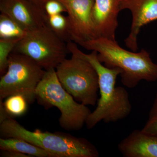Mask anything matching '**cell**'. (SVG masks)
Masks as SVG:
<instances>
[{
	"label": "cell",
	"instance_id": "obj_1",
	"mask_svg": "<svg viewBox=\"0 0 157 157\" xmlns=\"http://www.w3.org/2000/svg\"><path fill=\"white\" fill-rule=\"evenodd\" d=\"M67 46L70 53L89 62L98 73L100 98L96 109L86 121L87 128H93L102 121L106 123L116 122L128 116L132 110L128 93L124 88L116 86L121 70L104 66L99 60L95 51L90 54L84 53L72 41L67 42Z\"/></svg>",
	"mask_w": 157,
	"mask_h": 157
},
{
	"label": "cell",
	"instance_id": "obj_2",
	"mask_svg": "<svg viewBox=\"0 0 157 157\" xmlns=\"http://www.w3.org/2000/svg\"><path fill=\"white\" fill-rule=\"evenodd\" d=\"M80 45L97 52L99 60L107 67L120 69L122 83L129 88L136 87L142 80L157 81V64L145 49L130 51L122 48L116 40L103 37L89 40Z\"/></svg>",
	"mask_w": 157,
	"mask_h": 157
},
{
	"label": "cell",
	"instance_id": "obj_3",
	"mask_svg": "<svg viewBox=\"0 0 157 157\" xmlns=\"http://www.w3.org/2000/svg\"><path fill=\"white\" fill-rule=\"evenodd\" d=\"M2 138H21L43 149L51 157H98L99 151L87 139L67 133L30 131L12 117L0 123Z\"/></svg>",
	"mask_w": 157,
	"mask_h": 157
},
{
	"label": "cell",
	"instance_id": "obj_4",
	"mask_svg": "<svg viewBox=\"0 0 157 157\" xmlns=\"http://www.w3.org/2000/svg\"><path fill=\"white\" fill-rule=\"evenodd\" d=\"M36 99L47 108L55 107L61 113L60 125L68 131H78L86 124L91 111L77 102L62 86L56 69L46 70L36 90Z\"/></svg>",
	"mask_w": 157,
	"mask_h": 157
},
{
	"label": "cell",
	"instance_id": "obj_5",
	"mask_svg": "<svg viewBox=\"0 0 157 157\" xmlns=\"http://www.w3.org/2000/svg\"><path fill=\"white\" fill-rule=\"evenodd\" d=\"M45 71L30 58L13 52L6 73L0 80V101L9 96L20 94L29 104L36 100V90Z\"/></svg>",
	"mask_w": 157,
	"mask_h": 157
},
{
	"label": "cell",
	"instance_id": "obj_6",
	"mask_svg": "<svg viewBox=\"0 0 157 157\" xmlns=\"http://www.w3.org/2000/svg\"><path fill=\"white\" fill-rule=\"evenodd\" d=\"M59 81L66 91L77 102L94 106L98 102L99 90L98 73L92 65L72 55L56 69Z\"/></svg>",
	"mask_w": 157,
	"mask_h": 157
},
{
	"label": "cell",
	"instance_id": "obj_7",
	"mask_svg": "<svg viewBox=\"0 0 157 157\" xmlns=\"http://www.w3.org/2000/svg\"><path fill=\"white\" fill-rule=\"evenodd\" d=\"M13 52L27 56L48 70L56 69L67 59L69 51L67 43L47 25L28 32Z\"/></svg>",
	"mask_w": 157,
	"mask_h": 157
},
{
	"label": "cell",
	"instance_id": "obj_8",
	"mask_svg": "<svg viewBox=\"0 0 157 157\" xmlns=\"http://www.w3.org/2000/svg\"><path fill=\"white\" fill-rule=\"evenodd\" d=\"M67 13L68 31L71 41L80 45L97 38L92 20L94 0H57Z\"/></svg>",
	"mask_w": 157,
	"mask_h": 157
},
{
	"label": "cell",
	"instance_id": "obj_9",
	"mask_svg": "<svg viewBox=\"0 0 157 157\" xmlns=\"http://www.w3.org/2000/svg\"><path fill=\"white\" fill-rule=\"evenodd\" d=\"M0 11L27 32L48 25L45 9L31 0H0Z\"/></svg>",
	"mask_w": 157,
	"mask_h": 157
},
{
	"label": "cell",
	"instance_id": "obj_10",
	"mask_svg": "<svg viewBox=\"0 0 157 157\" xmlns=\"http://www.w3.org/2000/svg\"><path fill=\"white\" fill-rule=\"evenodd\" d=\"M121 11L128 10L132 15L130 33L124 40L129 49L137 52L138 35L144 26L157 20V0H121Z\"/></svg>",
	"mask_w": 157,
	"mask_h": 157
},
{
	"label": "cell",
	"instance_id": "obj_11",
	"mask_svg": "<svg viewBox=\"0 0 157 157\" xmlns=\"http://www.w3.org/2000/svg\"><path fill=\"white\" fill-rule=\"evenodd\" d=\"M121 0H94L92 20L97 38L115 40Z\"/></svg>",
	"mask_w": 157,
	"mask_h": 157
},
{
	"label": "cell",
	"instance_id": "obj_12",
	"mask_svg": "<svg viewBox=\"0 0 157 157\" xmlns=\"http://www.w3.org/2000/svg\"><path fill=\"white\" fill-rule=\"evenodd\" d=\"M118 149L124 157H157V135L134 130L121 140Z\"/></svg>",
	"mask_w": 157,
	"mask_h": 157
},
{
	"label": "cell",
	"instance_id": "obj_13",
	"mask_svg": "<svg viewBox=\"0 0 157 157\" xmlns=\"http://www.w3.org/2000/svg\"><path fill=\"white\" fill-rule=\"evenodd\" d=\"M1 150L14 151L32 157H51L47 152L39 147L21 138L10 137L0 138Z\"/></svg>",
	"mask_w": 157,
	"mask_h": 157
},
{
	"label": "cell",
	"instance_id": "obj_14",
	"mask_svg": "<svg viewBox=\"0 0 157 157\" xmlns=\"http://www.w3.org/2000/svg\"><path fill=\"white\" fill-rule=\"evenodd\" d=\"M28 32L11 17L1 13L0 39H21Z\"/></svg>",
	"mask_w": 157,
	"mask_h": 157
},
{
	"label": "cell",
	"instance_id": "obj_15",
	"mask_svg": "<svg viewBox=\"0 0 157 157\" xmlns=\"http://www.w3.org/2000/svg\"><path fill=\"white\" fill-rule=\"evenodd\" d=\"M28 102L23 96L12 95L6 98L3 103L6 112L11 117L21 116L27 110Z\"/></svg>",
	"mask_w": 157,
	"mask_h": 157
},
{
	"label": "cell",
	"instance_id": "obj_16",
	"mask_svg": "<svg viewBox=\"0 0 157 157\" xmlns=\"http://www.w3.org/2000/svg\"><path fill=\"white\" fill-rule=\"evenodd\" d=\"M48 25L50 28L65 42L71 41L68 31L67 17L62 14L48 16Z\"/></svg>",
	"mask_w": 157,
	"mask_h": 157
},
{
	"label": "cell",
	"instance_id": "obj_17",
	"mask_svg": "<svg viewBox=\"0 0 157 157\" xmlns=\"http://www.w3.org/2000/svg\"><path fill=\"white\" fill-rule=\"evenodd\" d=\"M21 39H0V75L6 73L9 59Z\"/></svg>",
	"mask_w": 157,
	"mask_h": 157
},
{
	"label": "cell",
	"instance_id": "obj_18",
	"mask_svg": "<svg viewBox=\"0 0 157 157\" xmlns=\"http://www.w3.org/2000/svg\"><path fill=\"white\" fill-rule=\"evenodd\" d=\"M141 130L147 134L157 135V93L150 110L148 119Z\"/></svg>",
	"mask_w": 157,
	"mask_h": 157
},
{
	"label": "cell",
	"instance_id": "obj_19",
	"mask_svg": "<svg viewBox=\"0 0 157 157\" xmlns=\"http://www.w3.org/2000/svg\"><path fill=\"white\" fill-rule=\"evenodd\" d=\"M45 10L48 16L67 12L64 6L57 0L48 1L45 4Z\"/></svg>",
	"mask_w": 157,
	"mask_h": 157
},
{
	"label": "cell",
	"instance_id": "obj_20",
	"mask_svg": "<svg viewBox=\"0 0 157 157\" xmlns=\"http://www.w3.org/2000/svg\"><path fill=\"white\" fill-rule=\"evenodd\" d=\"M1 157H32L29 155L25 154L14 151L1 150Z\"/></svg>",
	"mask_w": 157,
	"mask_h": 157
},
{
	"label": "cell",
	"instance_id": "obj_21",
	"mask_svg": "<svg viewBox=\"0 0 157 157\" xmlns=\"http://www.w3.org/2000/svg\"><path fill=\"white\" fill-rule=\"evenodd\" d=\"M32 2L36 3L42 9H45V6L46 3L49 0H31Z\"/></svg>",
	"mask_w": 157,
	"mask_h": 157
}]
</instances>
